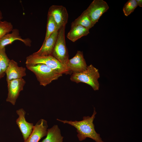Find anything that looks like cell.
<instances>
[{"label": "cell", "mask_w": 142, "mask_h": 142, "mask_svg": "<svg viewBox=\"0 0 142 142\" xmlns=\"http://www.w3.org/2000/svg\"><path fill=\"white\" fill-rule=\"evenodd\" d=\"M95 108H94L93 113L92 116H84L83 120L80 121L75 120L68 121L62 120L57 119V120L63 124H68L74 126L77 129L78 133L77 136L79 141H82L87 138H90L95 142H104L100 136V134L97 133L95 129L93 121L96 114Z\"/></svg>", "instance_id": "1"}, {"label": "cell", "mask_w": 142, "mask_h": 142, "mask_svg": "<svg viewBox=\"0 0 142 142\" xmlns=\"http://www.w3.org/2000/svg\"><path fill=\"white\" fill-rule=\"evenodd\" d=\"M28 69L36 76L40 85L46 86L53 80L58 79L63 74L59 73L45 64H39L32 66H26Z\"/></svg>", "instance_id": "2"}, {"label": "cell", "mask_w": 142, "mask_h": 142, "mask_svg": "<svg viewBox=\"0 0 142 142\" xmlns=\"http://www.w3.org/2000/svg\"><path fill=\"white\" fill-rule=\"evenodd\" d=\"M25 63L26 66L43 64L59 73L66 74L71 73L66 66L51 55L39 56L32 54L26 57Z\"/></svg>", "instance_id": "3"}, {"label": "cell", "mask_w": 142, "mask_h": 142, "mask_svg": "<svg viewBox=\"0 0 142 142\" xmlns=\"http://www.w3.org/2000/svg\"><path fill=\"white\" fill-rule=\"evenodd\" d=\"M100 77L98 70L90 64L84 71L79 73H73L70 79L77 83L80 82L87 84L95 91L99 90V84L98 79Z\"/></svg>", "instance_id": "4"}, {"label": "cell", "mask_w": 142, "mask_h": 142, "mask_svg": "<svg viewBox=\"0 0 142 142\" xmlns=\"http://www.w3.org/2000/svg\"><path fill=\"white\" fill-rule=\"evenodd\" d=\"M65 27L63 26L59 30L57 40L51 55L66 66L69 59V55L65 42Z\"/></svg>", "instance_id": "5"}, {"label": "cell", "mask_w": 142, "mask_h": 142, "mask_svg": "<svg viewBox=\"0 0 142 142\" xmlns=\"http://www.w3.org/2000/svg\"><path fill=\"white\" fill-rule=\"evenodd\" d=\"M109 8V6L105 1L103 0H94L85 11L94 26Z\"/></svg>", "instance_id": "6"}, {"label": "cell", "mask_w": 142, "mask_h": 142, "mask_svg": "<svg viewBox=\"0 0 142 142\" xmlns=\"http://www.w3.org/2000/svg\"><path fill=\"white\" fill-rule=\"evenodd\" d=\"M7 82L8 94L6 101L14 105L20 93L23 89L26 82L22 78L12 79Z\"/></svg>", "instance_id": "7"}, {"label": "cell", "mask_w": 142, "mask_h": 142, "mask_svg": "<svg viewBox=\"0 0 142 142\" xmlns=\"http://www.w3.org/2000/svg\"><path fill=\"white\" fill-rule=\"evenodd\" d=\"M48 14L53 17L57 24V29L58 30L67 23L68 13L66 8L62 6H51L49 8Z\"/></svg>", "instance_id": "8"}, {"label": "cell", "mask_w": 142, "mask_h": 142, "mask_svg": "<svg viewBox=\"0 0 142 142\" xmlns=\"http://www.w3.org/2000/svg\"><path fill=\"white\" fill-rule=\"evenodd\" d=\"M66 66L71 73H79L85 70L87 66L83 52L78 51L73 58L69 59Z\"/></svg>", "instance_id": "9"}, {"label": "cell", "mask_w": 142, "mask_h": 142, "mask_svg": "<svg viewBox=\"0 0 142 142\" xmlns=\"http://www.w3.org/2000/svg\"><path fill=\"white\" fill-rule=\"evenodd\" d=\"M48 127L47 121L40 119L34 126L30 135L24 142H39L41 139L46 136Z\"/></svg>", "instance_id": "10"}, {"label": "cell", "mask_w": 142, "mask_h": 142, "mask_svg": "<svg viewBox=\"0 0 142 142\" xmlns=\"http://www.w3.org/2000/svg\"><path fill=\"white\" fill-rule=\"evenodd\" d=\"M18 116L16 120V123L18 126L23 136L24 141L29 137L34 126L33 123L28 122L25 119L26 112L23 108H20L16 111Z\"/></svg>", "instance_id": "11"}, {"label": "cell", "mask_w": 142, "mask_h": 142, "mask_svg": "<svg viewBox=\"0 0 142 142\" xmlns=\"http://www.w3.org/2000/svg\"><path fill=\"white\" fill-rule=\"evenodd\" d=\"M5 72L7 82L12 79L22 78L26 74V68L19 66L17 62L13 59L10 60Z\"/></svg>", "instance_id": "12"}, {"label": "cell", "mask_w": 142, "mask_h": 142, "mask_svg": "<svg viewBox=\"0 0 142 142\" xmlns=\"http://www.w3.org/2000/svg\"><path fill=\"white\" fill-rule=\"evenodd\" d=\"M59 30L56 29L43 44L40 48L32 54L39 56L51 55L55 44Z\"/></svg>", "instance_id": "13"}, {"label": "cell", "mask_w": 142, "mask_h": 142, "mask_svg": "<svg viewBox=\"0 0 142 142\" xmlns=\"http://www.w3.org/2000/svg\"><path fill=\"white\" fill-rule=\"evenodd\" d=\"M11 32V33L6 34L0 39V48L5 47L7 45L11 44L16 40L21 41L26 46H31V39L29 38L24 39L22 38L18 29L13 28Z\"/></svg>", "instance_id": "14"}, {"label": "cell", "mask_w": 142, "mask_h": 142, "mask_svg": "<svg viewBox=\"0 0 142 142\" xmlns=\"http://www.w3.org/2000/svg\"><path fill=\"white\" fill-rule=\"evenodd\" d=\"M89 29L80 25L71 27V29L67 35V38L74 42L81 37L87 35L89 33Z\"/></svg>", "instance_id": "15"}, {"label": "cell", "mask_w": 142, "mask_h": 142, "mask_svg": "<svg viewBox=\"0 0 142 142\" xmlns=\"http://www.w3.org/2000/svg\"><path fill=\"white\" fill-rule=\"evenodd\" d=\"M63 137L60 130L57 125L47 129L46 138L40 142H63Z\"/></svg>", "instance_id": "16"}, {"label": "cell", "mask_w": 142, "mask_h": 142, "mask_svg": "<svg viewBox=\"0 0 142 142\" xmlns=\"http://www.w3.org/2000/svg\"><path fill=\"white\" fill-rule=\"evenodd\" d=\"M78 25L81 26L89 29L94 26L85 10L80 16L72 22L71 27Z\"/></svg>", "instance_id": "17"}, {"label": "cell", "mask_w": 142, "mask_h": 142, "mask_svg": "<svg viewBox=\"0 0 142 142\" xmlns=\"http://www.w3.org/2000/svg\"><path fill=\"white\" fill-rule=\"evenodd\" d=\"M46 32L45 38L43 43H44L51 35L57 29L56 24L51 15L48 14Z\"/></svg>", "instance_id": "18"}, {"label": "cell", "mask_w": 142, "mask_h": 142, "mask_svg": "<svg viewBox=\"0 0 142 142\" xmlns=\"http://www.w3.org/2000/svg\"><path fill=\"white\" fill-rule=\"evenodd\" d=\"M12 23L6 21H0V39L6 34L11 32L13 29Z\"/></svg>", "instance_id": "19"}, {"label": "cell", "mask_w": 142, "mask_h": 142, "mask_svg": "<svg viewBox=\"0 0 142 142\" xmlns=\"http://www.w3.org/2000/svg\"><path fill=\"white\" fill-rule=\"evenodd\" d=\"M137 6L136 0H128L125 4L123 8L124 14L128 16L133 12Z\"/></svg>", "instance_id": "20"}, {"label": "cell", "mask_w": 142, "mask_h": 142, "mask_svg": "<svg viewBox=\"0 0 142 142\" xmlns=\"http://www.w3.org/2000/svg\"><path fill=\"white\" fill-rule=\"evenodd\" d=\"M10 59L6 52L5 48H0V65L3 70L5 72Z\"/></svg>", "instance_id": "21"}, {"label": "cell", "mask_w": 142, "mask_h": 142, "mask_svg": "<svg viewBox=\"0 0 142 142\" xmlns=\"http://www.w3.org/2000/svg\"><path fill=\"white\" fill-rule=\"evenodd\" d=\"M5 74V72L3 70L0 65V79L3 77Z\"/></svg>", "instance_id": "22"}, {"label": "cell", "mask_w": 142, "mask_h": 142, "mask_svg": "<svg viewBox=\"0 0 142 142\" xmlns=\"http://www.w3.org/2000/svg\"><path fill=\"white\" fill-rule=\"evenodd\" d=\"M137 5L140 7H142V0H136Z\"/></svg>", "instance_id": "23"}, {"label": "cell", "mask_w": 142, "mask_h": 142, "mask_svg": "<svg viewBox=\"0 0 142 142\" xmlns=\"http://www.w3.org/2000/svg\"><path fill=\"white\" fill-rule=\"evenodd\" d=\"M3 18V16L2 13L0 9V21H1Z\"/></svg>", "instance_id": "24"}]
</instances>
